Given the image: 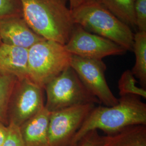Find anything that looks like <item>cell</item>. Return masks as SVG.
<instances>
[{"instance_id":"6da1fadb","label":"cell","mask_w":146,"mask_h":146,"mask_svg":"<svg viewBox=\"0 0 146 146\" xmlns=\"http://www.w3.org/2000/svg\"><path fill=\"white\" fill-rule=\"evenodd\" d=\"M23 16L31 29L45 40L66 44L75 23L69 0H21Z\"/></svg>"},{"instance_id":"7a4b0ae2","label":"cell","mask_w":146,"mask_h":146,"mask_svg":"<svg viewBox=\"0 0 146 146\" xmlns=\"http://www.w3.org/2000/svg\"><path fill=\"white\" fill-rule=\"evenodd\" d=\"M146 125V104L141 97L133 95L121 96L113 106H95L74 137L69 146H78L90 131L100 129L107 134L125 127Z\"/></svg>"},{"instance_id":"3957f363","label":"cell","mask_w":146,"mask_h":146,"mask_svg":"<svg viewBox=\"0 0 146 146\" xmlns=\"http://www.w3.org/2000/svg\"><path fill=\"white\" fill-rule=\"evenodd\" d=\"M72 10L75 25L115 42L127 51H133L134 34L131 27L102 4L83 1Z\"/></svg>"},{"instance_id":"277c9868","label":"cell","mask_w":146,"mask_h":146,"mask_svg":"<svg viewBox=\"0 0 146 146\" xmlns=\"http://www.w3.org/2000/svg\"><path fill=\"white\" fill-rule=\"evenodd\" d=\"M72 57L61 43L48 40L37 42L28 49V78L44 89L70 67Z\"/></svg>"},{"instance_id":"5b68a950","label":"cell","mask_w":146,"mask_h":146,"mask_svg":"<svg viewBox=\"0 0 146 146\" xmlns=\"http://www.w3.org/2000/svg\"><path fill=\"white\" fill-rule=\"evenodd\" d=\"M44 90L46 93L44 107L50 113L76 106L101 104L71 67L48 83Z\"/></svg>"},{"instance_id":"8992f818","label":"cell","mask_w":146,"mask_h":146,"mask_svg":"<svg viewBox=\"0 0 146 146\" xmlns=\"http://www.w3.org/2000/svg\"><path fill=\"white\" fill-rule=\"evenodd\" d=\"M44 91L28 78L16 80L8 104V123L20 127L44 108Z\"/></svg>"},{"instance_id":"52a82bcc","label":"cell","mask_w":146,"mask_h":146,"mask_svg":"<svg viewBox=\"0 0 146 146\" xmlns=\"http://www.w3.org/2000/svg\"><path fill=\"white\" fill-rule=\"evenodd\" d=\"M95 106L92 104H84L50 113L48 125L50 146H69Z\"/></svg>"},{"instance_id":"ba28073f","label":"cell","mask_w":146,"mask_h":146,"mask_svg":"<svg viewBox=\"0 0 146 146\" xmlns=\"http://www.w3.org/2000/svg\"><path fill=\"white\" fill-rule=\"evenodd\" d=\"M70 67L101 104L110 107L118 104L119 99L112 93L106 81L105 72L107 67L102 60L72 55Z\"/></svg>"},{"instance_id":"9c48e42d","label":"cell","mask_w":146,"mask_h":146,"mask_svg":"<svg viewBox=\"0 0 146 146\" xmlns=\"http://www.w3.org/2000/svg\"><path fill=\"white\" fill-rule=\"evenodd\" d=\"M64 46L68 52L74 55L100 60L109 56L122 55L127 52L115 42L87 31L78 25L74 27Z\"/></svg>"},{"instance_id":"30bf717a","label":"cell","mask_w":146,"mask_h":146,"mask_svg":"<svg viewBox=\"0 0 146 146\" xmlns=\"http://www.w3.org/2000/svg\"><path fill=\"white\" fill-rule=\"evenodd\" d=\"M0 38L2 43L28 49L45 40L31 29L23 16L0 20Z\"/></svg>"},{"instance_id":"8fae6325","label":"cell","mask_w":146,"mask_h":146,"mask_svg":"<svg viewBox=\"0 0 146 146\" xmlns=\"http://www.w3.org/2000/svg\"><path fill=\"white\" fill-rule=\"evenodd\" d=\"M0 75H11L20 80L28 78V49L1 43Z\"/></svg>"},{"instance_id":"7c38bea8","label":"cell","mask_w":146,"mask_h":146,"mask_svg":"<svg viewBox=\"0 0 146 146\" xmlns=\"http://www.w3.org/2000/svg\"><path fill=\"white\" fill-rule=\"evenodd\" d=\"M50 112L45 108L20 127L24 146H50L48 125Z\"/></svg>"},{"instance_id":"4fadbf2b","label":"cell","mask_w":146,"mask_h":146,"mask_svg":"<svg viewBox=\"0 0 146 146\" xmlns=\"http://www.w3.org/2000/svg\"><path fill=\"white\" fill-rule=\"evenodd\" d=\"M101 146H146V125H129L102 136Z\"/></svg>"},{"instance_id":"5bb4252c","label":"cell","mask_w":146,"mask_h":146,"mask_svg":"<svg viewBox=\"0 0 146 146\" xmlns=\"http://www.w3.org/2000/svg\"><path fill=\"white\" fill-rule=\"evenodd\" d=\"M133 52L135 56V62L131 70L138 78L142 87H146V32L137 31L134 36Z\"/></svg>"},{"instance_id":"9a60e30c","label":"cell","mask_w":146,"mask_h":146,"mask_svg":"<svg viewBox=\"0 0 146 146\" xmlns=\"http://www.w3.org/2000/svg\"><path fill=\"white\" fill-rule=\"evenodd\" d=\"M135 0H100V3L120 20L130 27H136Z\"/></svg>"},{"instance_id":"2e32d148","label":"cell","mask_w":146,"mask_h":146,"mask_svg":"<svg viewBox=\"0 0 146 146\" xmlns=\"http://www.w3.org/2000/svg\"><path fill=\"white\" fill-rule=\"evenodd\" d=\"M16 78L11 75H0V122L8 125V108Z\"/></svg>"},{"instance_id":"e0dca14e","label":"cell","mask_w":146,"mask_h":146,"mask_svg":"<svg viewBox=\"0 0 146 146\" xmlns=\"http://www.w3.org/2000/svg\"><path fill=\"white\" fill-rule=\"evenodd\" d=\"M135 77L131 70H126L122 74L118 81L119 95L123 96L128 95H136L146 99V88L136 86Z\"/></svg>"},{"instance_id":"ac0fdd59","label":"cell","mask_w":146,"mask_h":146,"mask_svg":"<svg viewBox=\"0 0 146 146\" xmlns=\"http://www.w3.org/2000/svg\"><path fill=\"white\" fill-rule=\"evenodd\" d=\"M23 16L21 0H0V20Z\"/></svg>"},{"instance_id":"d6986e66","label":"cell","mask_w":146,"mask_h":146,"mask_svg":"<svg viewBox=\"0 0 146 146\" xmlns=\"http://www.w3.org/2000/svg\"><path fill=\"white\" fill-rule=\"evenodd\" d=\"M134 9L138 31L146 32V0H135Z\"/></svg>"},{"instance_id":"ffe728a7","label":"cell","mask_w":146,"mask_h":146,"mask_svg":"<svg viewBox=\"0 0 146 146\" xmlns=\"http://www.w3.org/2000/svg\"><path fill=\"white\" fill-rule=\"evenodd\" d=\"M2 146H24L19 127L13 123L8 125V133Z\"/></svg>"},{"instance_id":"44dd1931","label":"cell","mask_w":146,"mask_h":146,"mask_svg":"<svg viewBox=\"0 0 146 146\" xmlns=\"http://www.w3.org/2000/svg\"><path fill=\"white\" fill-rule=\"evenodd\" d=\"M102 136L100 135L98 130L90 131L80 142L78 146H101Z\"/></svg>"},{"instance_id":"7402d4cb","label":"cell","mask_w":146,"mask_h":146,"mask_svg":"<svg viewBox=\"0 0 146 146\" xmlns=\"http://www.w3.org/2000/svg\"><path fill=\"white\" fill-rule=\"evenodd\" d=\"M8 133V125L0 122V146H2Z\"/></svg>"},{"instance_id":"603a6c76","label":"cell","mask_w":146,"mask_h":146,"mask_svg":"<svg viewBox=\"0 0 146 146\" xmlns=\"http://www.w3.org/2000/svg\"><path fill=\"white\" fill-rule=\"evenodd\" d=\"M82 1L81 0H69V6L71 9H73L79 5Z\"/></svg>"},{"instance_id":"cb8c5ba5","label":"cell","mask_w":146,"mask_h":146,"mask_svg":"<svg viewBox=\"0 0 146 146\" xmlns=\"http://www.w3.org/2000/svg\"><path fill=\"white\" fill-rule=\"evenodd\" d=\"M82 2L83 1H94V2H99L100 3V0H81Z\"/></svg>"},{"instance_id":"d4e9b609","label":"cell","mask_w":146,"mask_h":146,"mask_svg":"<svg viewBox=\"0 0 146 146\" xmlns=\"http://www.w3.org/2000/svg\"><path fill=\"white\" fill-rule=\"evenodd\" d=\"M1 43H2V42H1V38H0V45L1 44Z\"/></svg>"}]
</instances>
